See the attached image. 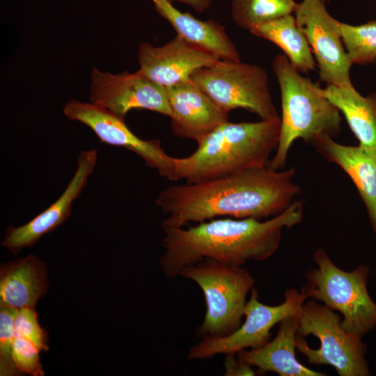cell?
<instances>
[{"label":"cell","mask_w":376,"mask_h":376,"mask_svg":"<svg viewBox=\"0 0 376 376\" xmlns=\"http://www.w3.org/2000/svg\"><path fill=\"white\" fill-rule=\"evenodd\" d=\"M295 167L276 170L269 164L194 184L171 185L155 203L167 215L162 228L183 227L217 217L256 219L275 217L294 202L301 188Z\"/></svg>","instance_id":"6da1fadb"},{"label":"cell","mask_w":376,"mask_h":376,"mask_svg":"<svg viewBox=\"0 0 376 376\" xmlns=\"http://www.w3.org/2000/svg\"><path fill=\"white\" fill-rule=\"evenodd\" d=\"M302 217L303 203L297 201L265 221L215 218L187 228H162L164 251L159 263L164 276L174 278L183 267L205 258L230 266L263 261L277 251L283 229L299 224Z\"/></svg>","instance_id":"7a4b0ae2"},{"label":"cell","mask_w":376,"mask_h":376,"mask_svg":"<svg viewBox=\"0 0 376 376\" xmlns=\"http://www.w3.org/2000/svg\"><path fill=\"white\" fill-rule=\"evenodd\" d=\"M280 130L279 117L252 123L227 120L198 141L192 154L175 159L176 179L194 184L267 166Z\"/></svg>","instance_id":"3957f363"},{"label":"cell","mask_w":376,"mask_h":376,"mask_svg":"<svg viewBox=\"0 0 376 376\" xmlns=\"http://www.w3.org/2000/svg\"><path fill=\"white\" fill-rule=\"evenodd\" d=\"M272 68L280 87L282 115L276 152L269 164L281 170L294 141L302 139L309 143L322 136L333 137L340 132L342 118L319 84L301 76L285 55H276Z\"/></svg>","instance_id":"277c9868"},{"label":"cell","mask_w":376,"mask_h":376,"mask_svg":"<svg viewBox=\"0 0 376 376\" xmlns=\"http://www.w3.org/2000/svg\"><path fill=\"white\" fill-rule=\"evenodd\" d=\"M179 276L195 282L203 293L206 312L196 329L198 336L224 337L239 328L255 283L247 269L205 258L183 267Z\"/></svg>","instance_id":"5b68a950"},{"label":"cell","mask_w":376,"mask_h":376,"mask_svg":"<svg viewBox=\"0 0 376 376\" xmlns=\"http://www.w3.org/2000/svg\"><path fill=\"white\" fill-rule=\"evenodd\" d=\"M313 259L318 267L306 273L308 283L301 292L324 304L343 316L342 327L361 338L376 326V304L366 288L368 269L360 266L352 272L338 268L323 249L317 250Z\"/></svg>","instance_id":"8992f818"},{"label":"cell","mask_w":376,"mask_h":376,"mask_svg":"<svg viewBox=\"0 0 376 376\" xmlns=\"http://www.w3.org/2000/svg\"><path fill=\"white\" fill-rule=\"evenodd\" d=\"M296 348L310 363L330 365L340 376L368 375L361 337L347 333L337 314L313 300L299 315Z\"/></svg>","instance_id":"52a82bcc"},{"label":"cell","mask_w":376,"mask_h":376,"mask_svg":"<svg viewBox=\"0 0 376 376\" xmlns=\"http://www.w3.org/2000/svg\"><path fill=\"white\" fill-rule=\"evenodd\" d=\"M193 81L222 111L242 108L261 120L279 118L266 70L257 65L220 59L196 70Z\"/></svg>","instance_id":"ba28073f"},{"label":"cell","mask_w":376,"mask_h":376,"mask_svg":"<svg viewBox=\"0 0 376 376\" xmlns=\"http://www.w3.org/2000/svg\"><path fill=\"white\" fill-rule=\"evenodd\" d=\"M284 301L277 306L264 304L258 300L254 287L246 301L244 322L232 334L219 338L204 337L189 348L187 358L206 359L220 354H235L246 349L260 347L269 341L271 329L285 318L299 316L306 297L297 289L287 290Z\"/></svg>","instance_id":"9c48e42d"},{"label":"cell","mask_w":376,"mask_h":376,"mask_svg":"<svg viewBox=\"0 0 376 376\" xmlns=\"http://www.w3.org/2000/svg\"><path fill=\"white\" fill-rule=\"evenodd\" d=\"M323 0H303L295 10L297 25L315 56L320 80L327 85L352 87L351 65L340 33Z\"/></svg>","instance_id":"30bf717a"},{"label":"cell","mask_w":376,"mask_h":376,"mask_svg":"<svg viewBox=\"0 0 376 376\" xmlns=\"http://www.w3.org/2000/svg\"><path fill=\"white\" fill-rule=\"evenodd\" d=\"M67 118L88 126L102 143L123 147L141 157L159 175L175 181V157L167 154L157 139L143 140L127 126L124 117L93 103L70 100L63 107Z\"/></svg>","instance_id":"8fae6325"},{"label":"cell","mask_w":376,"mask_h":376,"mask_svg":"<svg viewBox=\"0 0 376 376\" xmlns=\"http://www.w3.org/2000/svg\"><path fill=\"white\" fill-rule=\"evenodd\" d=\"M91 102L124 117L132 109H146L170 117L165 88L139 71L113 75L93 68L91 74Z\"/></svg>","instance_id":"7c38bea8"},{"label":"cell","mask_w":376,"mask_h":376,"mask_svg":"<svg viewBox=\"0 0 376 376\" xmlns=\"http://www.w3.org/2000/svg\"><path fill=\"white\" fill-rule=\"evenodd\" d=\"M97 162V150L82 151L77 157L76 171L61 196L45 210L25 224L9 226L1 245L17 255L25 247L33 246L42 236L68 220L73 202L86 186Z\"/></svg>","instance_id":"4fadbf2b"},{"label":"cell","mask_w":376,"mask_h":376,"mask_svg":"<svg viewBox=\"0 0 376 376\" xmlns=\"http://www.w3.org/2000/svg\"><path fill=\"white\" fill-rule=\"evenodd\" d=\"M219 60L217 55L176 34L163 46L141 43L138 71L166 88L190 79L196 70L211 66Z\"/></svg>","instance_id":"5bb4252c"},{"label":"cell","mask_w":376,"mask_h":376,"mask_svg":"<svg viewBox=\"0 0 376 376\" xmlns=\"http://www.w3.org/2000/svg\"><path fill=\"white\" fill-rule=\"evenodd\" d=\"M171 126L178 136L196 142L228 120V114L191 79L166 88Z\"/></svg>","instance_id":"9a60e30c"},{"label":"cell","mask_w":376,"mask_h":376,"mask_svg":"<svg viewBox=\"0 0 376 376\" xmlns=\"http://www.w3.org/2000/svg\"><path fill=\"white\" fill-rule=\"evenodd\" d=\"M311 143L327 161L337 164L352 179L376 233V147L345 146L322 136Z\"/></svg>","instance_id":"2e32d148"},{"label":"cell","mask_w":376,"mask_h":376,"mask_svg":"<svg viewBox=\"0 0 376 376\" xmlns=\"http://www.w3.org/2000/svg\"><path fill=\"white\" fill-rule=\"evenodd\" d=\"M299 316L290 317L279 322L276 337L264 345L239 352L238 359L257 368V373L274 372L281 376H324L311 370L297 361L295 356Z\"/></svg>","instance_id":"e0dca14e"},{"label":"cell","mask_w":376,"mask_h":376,"mask_svg":"<svg viewBox=\"0 0 376 376\" xmlns=\"http://www.w3.org/2000/svg\"><path fill=\"white\" fill-rule=\"evenodd\" d=\"M48 286L47 266L35 255L1 264L0 305L17 309L35 307Z\"/></svg>","instance_id":"ac0fdd59"},{"label":"cell","mask_w":376,"mask_h":376,"mask_svg":"<svg viewBox=\"0 0 376 376\" xmlns=\"http://www.w3.org/2000/svg\"><path fill=\"white\" fill-rule=\"evenodd\" d=\"M158 13L173 26L177 34L217 55L220 59L240 61L239 52L217 22L201 20L177 9L169 0H150Z\"/></svg>","instance_id":"d6986e66"},{"label":"cell","mask_w":376,"mask_h":376,"mask_svg":"<svg viewBox=\"0 0 376 376\" xmlns=\"http://www.w3.org/2000/svg\"><path fill=\"white\" fill-rule=\"evenodd\" d=\"M322 93L344 115L359 145L376 147V92L364 97L354 86L327 85Z\"/></svg>","instance_id":"ffe728a7"},{"label":"cell","mask_w":376,"mask_h":376,"mask_svg":"<svg viewBox=\"0 0 376 376\" xmlns=\"http://www.w3.org/2000/svg\"><path fill=\"white\" fill-rule=\"evenodd\" d=\"M249 31L279 47L291 65L299 73H308L317 65L308 41L291 14L253 26Z\"/></svg>","instance_id":"44dd1931"},{"label":"cell","mask_w":376,"mask_h":376,"mask_svg":"<svg viewBox=\"0 0 376 376\" xmlns=\"http://www.w3.org/2000/svg\"><path fill=\"white\" fill-rule=\"evenodd\" d=\"M295 0H232L230 13L237 26L249 31L263 22L292 14Z\"/></svg>","instance_id":"7402d4cb"},{"label":"cell","mask_w":376,"mask_h":376,"mask_svg":"<svg viewBox=\"0 0 376 376\" xmlns=\"http://www.w3.org/2000/svg\"><path fill=\"white\" fill-rule=\"evenodd\" d=\"M340 33L352 64L376 63V21L359 26L339 23Z\"/></svg>","instance_id":"603a6c76"},{"label":"cell","mask_w":376,"mask_h":376,"mask_svg":"<svg viewBox=\"0 0 376 376\" xmlns=\"http://www.w3.org/2000/svg\"><path fill=\"white\" fill-rule=\"evenodd\" d=\"M17 308L0 305V375H22L13 359L14 320Z\"/></svg>","instance_id":"cb8c5ba5"},{"label":"cell","mask_w":376,"mask_h":376,"mask_svg":"<svg viewBox=\"0 0 376 376\" xmlns=\"http://www.w3.org/2000/svg\"><path fill=\"white\" fill-rule=\"evenodd\" d=\"M14 330L15 337L31 340L40 352L48 351L47 334L38 322L35 307L17 309L14 320Z\"/></svg>","instance_id":"d4e9b609"},{"label":"cell","mask_w":376,"mask_h":376,"mask_svg":"<svg viewBox=\"0 0 376 376\" xmlns=\"http://www.w3.org/2000/svg\"><path fill=\"white\" fill-rule=\"evenodd\" d=\"M40 350L31 340L15 337L13 345V359L21 373L32 376H43L44 370L40 361Z\"/></svg>","instance_id":"484cf974"},{"label":"cell","mask_w":376,"mask_h":376,"mask_svg":"<svg viewBox=\"0 0 376 376\" xmlns=\"http://www.w3.org/2000/svg\"><path fill=\"white\" fill-rule=\"evenodd\" d=\"M235 354H226L224 361L225 376L255 375L252 366L241 361Z\"/></svg>","instance_id":"4316f807"},{"label":"cell","mask_w":376,"mask_h":376,"mask_svg":"<svg viewBox=\"0 0 376 376\" xmlns=\"http://www.w3.org/2000/svg\"><path fill=\"white\" fill-rule=\"evenodd\" d=\"M170 1H178L185 3L193 8L196 11L203 13L208 9L211 5L212 0H169Z\"/></svg>","instance_id":"83f0119b"},{"label":"cell","mask_w":376,"mask_h":376,"mask_svg":"<svg viewBox=\"0 0 376 376\" xmlns=\"http://www.w3.org/2000/svg\"><path fill=\"white\" fill-rule=\"evenodd\" d=\"M324 1H329V0H323Z\"/></svg>","instance_id":"f1b7e54d"}]
</instances>
